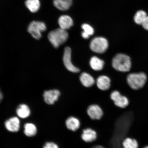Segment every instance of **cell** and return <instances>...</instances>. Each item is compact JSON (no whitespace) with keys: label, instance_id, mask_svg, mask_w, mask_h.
<instances>
[{"label":"cell","instance_id":"1","mask_svg":"<svg viewBox=\"0 0 148 148\" xmlns=\"http://www.w3.org/2000/svg\"><path fill=\"white\" fill-rule=\"evenodd\" d=\"M68 37L67 31L60 28L51 31L48 35V39L55 48H58L64 43L67 41Z\"/></svg>","mask_w":148,"mask_h":148},{"label":"cell","instance_id":"2","mask_svg":"<svg viewBox=\"0 0 148 148\" xmlns=\"http://www.w3.org/2000/svg\"><path fill=\"white\" fill-rule=\"evenodd\" d=\"M112 64L114 69L120 72H128L131 68L130 57L123 53L116 55L112 59Z\"/></svg>","mask_w":148,"mask_h":148},{"label":"cell","instance_id":"3","mask_svg":"<svg viewBox=\"0 0 148 148\" xmlns=\"http://www.w3.org/2000/svg\"><path fill=\"white\" fill-rule=\"evenodd\" d=\"M147 79V76L145 73H132L127 76V82L131 88L138 90L143 87Z\"/></svg>","mask_w":148,"mask_h":148},{"label":"cell","instance_id":"4","mask_svg":"<svg viewBox=\"0 0 148 148\" xmlns=\"http://www.w3.org/2000/svg\"><path fill=\"white\" fill-rule=\"evenodd\" d=\"M108 42L106 39L102 37H97L92 40L90 44V49L98 53H103L108 49Z\"/></svg>","mask_w":148,"mask_h":148},{"label":"cell","instance_id":"5","mask_svg":"<svg viewBox=\"0 0 148 148\" xmlns=\"http://www.w3.org/2000/svg\"><path fill=\"white\" fill-rule=\"evenodd\" d=\"M46 26L43 22L33 21L29 24L27 28L28 32L33 38L39 40L42 36V33L45 31Z\"/></svg>","mask_w":148,"mask_h":148},{"label":"cell","instance_id":"6","mask_svg":"<svg viewBox=\"0 0 148 148\" xmlns=\"http://www.w3.org/2000/svg\"><path fill=\"white\" fill-rule=\"evenodd\" d=\"M110 98L116 107L120 108H125L128 106L129 101L128 98L125 96L122 95L117 90L111 92Z\"/></svg>","mask_w":148,"mask_h":148},{"label":"cell","instance_id":"7","mask_svg":"<svg viewBox=\"0 0 148 148\" xmlns=\"http://www.w3.org/2000/svg\"><path fill=\"white\" fill-rule=\"evenodd\" d=\"M86 112L88 117L92 120H100L103 115V111L101 107L97 104L89 105Z\"/></svg>","mask_w":148,"mask_h":148},{"label":"cell","instance_id":"8","mask_svg":"<svg viewBox=\"0 0 148 148\" xmlns=\"http://www.w3.org/2000/svg\"><path fill=\"white\" fill-rule=\"evenodd\" d=\"M60 94V92L58 90H49L44 92L42 97L46 104L52 105L54 104L58 101Z\"/></svg>","mask_w":148,"mask_h":148},{"label":"cell","instance_id":"9","mask_svg":"<svg viewBox=\"0 0 148 148\" xmlns=\"http://www.w3.org/2000/svg\"><path fill=\"white\" fill-rule=\"evenodd\" d=\"M4 126L5 129L9 132H18L21 127V122L20 118L16 116L9 118L5 121Z\"/></svg>","mask_w":148,"mask_h":148},{"label":"cell","instance_id":"10","mask_svg":"<svg viewBox=\"0 0 148 148\" xmlns=\"http://www.w3.org/2000/svg\"><path fill=\"white\" fill-rule=\"evenodd\" d=\"M71 49L69 47L65 48L63 60L65 66L68 70L73 73H78L80 71L79 68L74 66L71 62Z\"/></svg>","mask_w":148,"mask_h":148},{"label":"cell","instance_id":"11","mask_svg":"<svg viewBox=\"0 0 148 148\" xmlns=\"http://www.w3.org/2000/svg\"><path fill=\"white\" fill-rule=\"evenodd\" d=\"M97 132L90 127H87L83 130L81 138L85 143H91L97 139Z\"/></svg>","mask_w":148,"mask_h":148},{"label":"cell","instance_id":"12","mask_svg":"<svg viewBox=\"0 0 148 148\" xmlns=\"http://www.w3.org/2000/svg\"><path fill=\"white\" fill-rule=\"evenodd\" d=\"M66 129L72 132H75L81 126L80 120L75 116H70L66 118L65 121Z\"/></svg>","mask_w":148,"mask_h":148},{"label":"cell","instance_id":"13","mask_svg":"<svg viewBox=\"0 0 148 148\" xmlns=\"http://www.w3.org/2000/svg\"><path fill=\"white\" fill-rule=\"evenodd\" d=\"M18 117L22 119L29 118L31 114L30 107L25 103H22L18 105L16 110Z\"/></svg>","mask_w":148,"mask_h":148},{"label":"cell","instance_id":"14","mask_svg":"<svg viewBox=\"0 0 148 148\" xmlns=\"http://www.w3.org/2000/svg\"><path fill=\"white\" fill-rule=\"evenodd\" d=\"M58 23L60 28L66 30L70 29L73 25V19L66 15L60 16L58 18Z\"/></svg>","mask_w":148,"mask_h":148},{"label":"cell","instance_id":"15","mask_svg":"<svg viewBox=\"0 0 148 148\" xmlns=\"http://www.w3.org/2000/svg\"><path fill=\"white\" fill-rule=\"evenodd\" d=\"M110 79L105 75H101L98 77L97 81V88L102 90L105 91L110 89L111 86Z\"/></svg>","mask_w":148,"mask_h":148},{"label":"cell","instance_id":"16","mask_svg":"<svg viewBox=\"0 0 148 148\" xmlns=\"http://www.w3.org/2000/svg\"><path fill=\"white\" fill-rule=\"evenodd\" d=\"M38 132V128L34 123L29 122L23 125L24 134L28 137H33L36 136Z\"/></svg>","mask_w":148,"mask_h":148},{"label":"cell","instance_id":"17","mask_svg":"<svg viewBox=\"0 0 148 148\" xmlns=\"http://www.w3.org/2000/svg\"><path fill=\"white\" fill-rule=\"evenodd\" d=\"M53 5L60 10L66 11L71 6L73 0H53Z\"/></svg>","mask_w":148,"mask_h":148},{"label":"cell","instance_id":"18","mask_svg":"<svg viewBox=\"0 0 148 148\" xmlns=\"http://www.w3.org/2000/svg\"><path fill=\"white\" fill-rule=\"evenodd\" d=\"M79 79L83 86L86 88L90 87L95 82L93 77L89 74L86 73H83L81 74Z\"/></svg>","mask_w":148,"mask_h":148},{"label":"cell","instance_id":"19","mask_svg":"<svg viewBox=\"0 0 148 148\" xmlns=\"http://www.w3.org/2000/svg\"><path fill=\"white\" fill-rule=\"evenodd\" d=\"M90 64L92 69L95 71H99L103 69L104 62L97 57L93 56L90 59Z\"/></svg>","mask_w":148,"mask_h":148},{"label":"cell","instance_id":"20","mask_svg":"<svg viewBox=\"0 0 148 148\" xmlns=\"http://www.w3.org/2000/svg\"><path fill=\"white\" fill-rule=\"evenodd\" d=\"M25 5L27 8L32 13L38 12L40 7V2L39 0H26Z\"/></svg>","mask_w":148,"mask_h":148},{"label":"cell","instance_id":"21","mask_svg":"<svg viewBox=\"0 0 148 148\" xmlns=\"http://www.w3.org/2000/svg\"><path fill=\"white\" fill-rule=\"evenodd\" d=\"M123 148H138V144L137 141L134 138H127L122 142Z\"/></svg>","mask_w":148,"mask_h":148},{"label":"cell","instance_id":"22","mask_svg":"<svg viewBox=\"0 0 148 148\" xmlns=\"http://www.w3.org/2000/svg\"><path fill=\"white\" fill-rule=\"evenodd\" d=\"M83 30L81 33V35L83 38H88L90 36L94 34V29L93 28L88 24H83L81 26Z\"/></svg>","mask_w":148,"mask_h":148},{"label":"cell","instance_id":"23","mask_svg":"<svg viewBox=\"0 0 148 148\" xmlns=\"http://www.w3.org/2000/svg\"><path fill=\"white\" fill-rule=\"evenodd\" d=\"M147 16V13L142 10L138 11L135 14L134 20L135 23L139 25H142L144 19Z\"/></svg>","mask_w":148,"mask_h":148},{"label":"cell","instance_id":"24","mask_svg":"<svg viewBox=\"0 0 148 148\" xmlns=\"http://www.w3.org/2000/svg\"><path fill=\"white\" fill-rule=\"evenodd\" d=\"M43 148H59L57 144L52 141L46 142L44 144Z\"/></svg>","mask_w":148,"mask_h":148},{"label":"cell","instance_id":"25","mask_svg":"<svg viewBox=\"0 0 148 148\" xmlns=\"http://www.w3.org/2000/svg\"><path fill=\"white\" fill-rule=\"evenodd\" d=\"M142 25L144 29L148 31V16H147L144 19Z\"/></svg>","mask_w":148,"mask_h":148},{"label":"cell","instance_id":"26","mask_svg":"<svg viewBox=\"0 0 148 148\" xmlns=\"http://www.w3.org/2000/svg\"><path fill=\"white\" fill-rule=\"evenodd\" d=\"M3 96L2 92L1 89H0V103H1V101H2L3 99Z\"/></svg>","mask_w":148,"mask_h":148},{"label":"cell","instance_id":"27","mask_svg":"<svg viewBox=\"0 0 148 148\" xmlns=\"http://www.w3.org/2000/svg\"><path fill=\"white\" fill-rule=\"evenodd\" d=\"M92 148H105L103 146L101 145H97L94 146Z\"/></svg>","mask_w":148,"mask_h":148},{"label":"cell","instance_id":"28","mask_svg":"<svg viewBox=\"0 0 148 148\" xmlns=\"http://www.w3.org/2000/svg\"><path fill=\"white\" fill-rule=\"evenodd\" d=\"M144 148H148V145L146 146V147H144Z\"/></svg>","mask_w":148,"mask_h":148}]
</instances>
